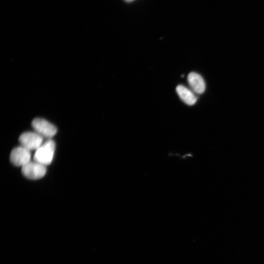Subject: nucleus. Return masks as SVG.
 Masks as SVG:
<instances>
[{"label": "nucleus", "mask_w": 264, "mask_h": 264, "mask_svg": "<svg viewBox=\"0 0 264 264\" xmlns=\"http://www.w3.org/2000/svg\"><path fill=\"white\" fill-rule=\"evenodd\" d=\"M55 149V143L50 139H48L36 150L34 161L44 166L51 163Z\"/></svg>", "instance_id": "nucleus-1"}, {"label": "nucleus", "mask_w": 264, "mask_h": 264, "mask_svg": "<svg viewBox=\"0 0 264 264\" xmlns=\"http://www.w3.org/2000/svg\"><path fill=\"white\" fill-rule=\"evenodd\" d=\"M32 126L36 132L43 137L50 139L57 132L56 127L47 120L40 118L33 120Z\"/></svg>", "instance_id": "nucleus-2"}, {"label": "nucleus", "mask_w": 264, "mask_h": 264, "mask_svg": "<svg viewBox=\"0 0 264 264\" xmlns=\"http://www.w3.org/2000/svg\"><path fill=\"white\" fill-rule=\"evenodd\" d=\"M46 172L45 166L35 161H30L22 167V173L26 177L37 179L43 177Z\"/></svg>", "instance_id": "nucleus-3"}, {"label": "nucleus", "mask_w": 264, "mask_h": 264, "mask_svg": "<svg viewBox=\"0 0 264 264\" xmlns=\"http://www.w3.org/2000/svg\"><path fill=\"white\" fill-rule=\"evenodd\" d=\"M43 139L44 137L35 132H25L19 137L22 146L29 151L37 150L42 145Z\"/></svg>", "instance_id": "nucleus-4"}, {"label": "nucleus", "mask_w": 264, "mask_h": 264, "mask_svg": "<svg viewBox=\"0 0 264 264\" xmlns=\"http://www.w3.org/2000/svg\"><path fill=\"white\" fill-rule=\"evenodd\" d=\"M30 159V151L22 146L14 148L10 155L11 162L16 166L22 167L31 161Z\"/></svg>", "instance_id": "nucleus-5"}, {"label": "nucleus", "mask_w": 264, "mask_h": 264, "mask_svg": "<svg viewBox=\"0 0 264 264\" xmlns=\"http://www.w3.org/2000/svg\"><path fill=\"white\" fill-rule=\"evenodd\" d=\"M188 82L193 91L197 94H202L205 89V84L202 77L196 72H191L187 77Z\"/></svg>", "instance_id": "nucleus-6"}, {"label": "nucleus", "mask_w": 264, "mask_h": 264, "mask_svg": "<svg viewBox=\"0 0 264 264\" xmlns=\"http://www.w3.org/2000/svg\"><path fill=\"white\" fill-rule=\"evenodd\" d=\"M176 91L180 98L186 104L193 105L197 98L194 93L186 87L178 85L176 88Z\"/></svg>", "instance_id": "nucleus-7"}, {"label": "nucleus", "mask_w": 264, "mask_h": 264, "mask_svg": "<svg viewBox=\"0 0 264 264\" xmlns=\"http://www.w3.org/2000/svg\"><path fill=\"white\" fill-rule=\"evenodd\" d=\"M125 0L127 1V2H131V1H133V0Z\"/></svg>", "instance_id": "nucleus-8"}]
</instances>
